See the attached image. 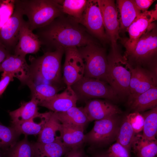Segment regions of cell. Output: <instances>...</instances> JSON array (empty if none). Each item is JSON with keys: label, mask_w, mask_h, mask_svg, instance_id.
I'll return each mask as SVG.
<instances>
[{"label": "cell", "mask_w": 157, "mask_h": 157, "mask_svg": "<svg viewBox=\"0 0 157 157\" xmlns=\"http://www.w3.org/2000/svg\"><path fill=\"white\" fill-rule=\"evenodd\" d=\"M26 84L31 90V98L35 99L39 103L52 97L60 90L57 85L51 84L28 82Z\"/></svg>", "instance_id": "83f0119b"}, {"label": "cell", "mask_w": 157, "mask_h": 157, "mask_svg": "<svg viewBox=\"0 0 157 157\" xmlns=\"http://www.w3.org/2000/svg\"><path fill=\"white\" fill-rule=\"evenodd\" d=\"M41 46L38 37L29 29L27 22L25 21L20 28L14 54L25 57L27 54L37 53Z\"/></svg>", "instance_id": "5bb4252c"}, {"label": "cell", "mask_w": 157, "mask_h": 157, "mask_svg": "<svg viewBox=\"0 0 157 157\" xmlns=\"http://www.w3.org/2000/svg\"><path fill=\"white\" fill-rule=\"evenodd\" d=\"M65 49L58 48L47 51L42 56L35 58L31 56L30 64L27 79L35 83H44L56 85L61 79V60Z\"/></svg>", "instance_id": "7a4b0ae2"}, {"label": "cell", "mask_w": 157, "mask_h": 157, "mask_svg": "<svg viewBox=\"0 0 157 157\" xmlns=\"http://www.w3.org/2000/svg\"><path fill=\"white\" fill-rule=\"evenodd\" d=\"M78 101L77 96L71 86H67L62 92L39 103L38 105L53 112H63L72 107L76 106Z\"/></svg>", "instance_id": "2e32d148"}, {"label": "cell", "mask_w": 157, "mask_h": 157, "mask_svg": "<svg viewBox=\"0 0 157 157\" xmlns=\"http://www.w3.org/2000/svg\"><path fill=\"white\" fill-rule=\"evenodd\" d=\"M157 10L156 7L154 10L141 13L129 27L127 31L129 38L124 45L128 54L132 52L140 38L157 19Z\"/></svg>", "instance_id": "7c38bea8"}, {"label": "cell", "mask_w": 157, "mask_h": 157, "mask_svg": "<svg viewBox=\"0 0 157 157\" xmlns=\"http://www.w3.org/2000/svg\"><path fill=\"white\" fill-rule=\"evenodd\" d=\"M104 25L107 38L110 42L112 49H117V41L120 38L119 23L118 11L115 1L98 0Z\"/></svg>", "instance_id": "9c48e42d"}, {"label": "cell", "mask_w": 157, "mask_h": 157, "mask_svg": "<svg viewBox=\"0 0 157 157\" xmlns=\"http://www.w3.org/2000/svg\"><path fill=\"white\" fill-rule=\"evenodd\" d=\"M157 88L153 87L137 96L129 104L135 112H140L157 106Z\"/></svg>", "instance_id": "484cf974"}, {"label": "cell", "mask_w": 157, "mask_h": 157, "mask_svg": "<svg viewBox=\"0 0 157 157\" xmlns=\"http://www.w3.org/2000/svg\"><path fill=\"white\" fill-rule=\"evenodd\" d=\"M2 157H34L33 142H29L26 136L13 146L1 150Z\"/></svg>", "instance_id": "f1b7e54d"}, {"label": "cell", "mask_w": 157, "mask_h": 157, "mask_svg": "<svg viewBox=\"0 0 157 157\" xmlns=\"http://www.w3.org/2000/svg\"><path fill=\"white\" fill-rule=\"evenodd\" d=\"M80 24L102 42H107L98 0H88Z\"/></svg>", "instance_id": "ba28073f"}, {"label": "cell", "mask_w": 157, "mask_h": 157, "mask_svg": "<svg viewBox=\"0 0 157 157\" xmlns=\"http://www.w3.org/2000/svg\"><path fill=\"white\" fill-rule=\"evenodd\" d=\"M71 87L78 100L85 102L96 98L113 100L117 98V94L107 82L97 79L83 76Z\"/></svg>", "instance_id": "8992f818"}, {"label": "cell", "mask_w": 157, "mask_h": 157, "mask_svg": "<svg viewBox=\"0 0 157 157\" xmlns=\"http://www.w3.org/2000/svg\"><path fill=\"white\" fill-rule=\"evenodd\" d=\"M119 125L115 116L95 121L92 129L85 135V144L92 147L109 144L116 138Z\"/></svg>", "instance_id": "52a82bcc"}, {"label": "cell", "mask_w": 157, "mask_h": 157, "mask_svg": "<svg viewBox=\"0 0 157 157\" xmlns=\"http://www.w3.org/2000/svg\"><path fill=\"white\" fill-rule=\"evenodd\" d=\"M131 147L137 157H155L157 154L156 140H148L142 134L135 135Z\"/></svg>", "instance_id": "4316f807"}, {"label": "cell", "mask_w": 157, "mask_h": 157, "mask_svg": "<svg viewBox=\"0 0 157 157\" xmlns=\"http://www.w3.org/2000/svg\"><path fill=\"white\" fill-rule=\"evenodd\" d=\"M77 48L84 63V76L107 82L108 62L105 49L96 43Z\"/></svg>", "instance_id": "5b68a950"}, {"label": "cell", "mask_w": 157, "mask_h": 157, "mask_svg": "<svg viewBox=\"0 0 157 157\" xmlns=\"http://www.w3.org/2000/svg\"><path fill=\"white\" fill-rule=\"evenodd\" d=\"M84 157H88V156H86H86Z\"/></svg>", "instance_id": "b9f144b4"}, {"label": "cell", "mask_w": 157, "mask_h": 157, "mask_svg": "<svg viewBox=\"0 0 157 157\" xmlns=\"http://www.w3.org/2000/svg\"><path fill=\"white\" fill-rule=\"evenodd\" d=\"M144 123L143 129V136L146 139L155 140L157 131V107L151 109L143 116Z\"/></svg>", "instance_id": "f546056e"}, {"label": "cell", "mask_w": 157, "mask_h": 157, "mask_svg": "<svg viewBox=\"0 0 157 157\" xmlns=\"http://www.w3.org/2000/svg\"><path fill=\"white\" fill-rule=\"evenodd\" d=\"M93 157H108L105 153L99 152L94 154Z\"/></svg>", "instance_id": "ab89813d"}, {"label": "cell", "mask_w": 157, "mask_h": 157, "mask_svg": "<svg viewBox=\"0 0 157 157\" xmlns=\"http://www.w3.org/2000/svg\"><path fill=\"white\" fill-rule=\"evenodd\" d=\"M10 54V52L3 44L0 39V64Z\"/></svg>", "instance_id": "f35d334b"}, {"label": "cell", "mask_w": 157, "mask_h": 157, "mask_svg": "<svg viewBox=\"0 0 157 157\" xmlns=\"http://www.w3.org/2000/svg\"><path fill=\"white\" fill-rule=\"evenodd\" d=\"M138 8L141 13L147 11L148 9L155 1L153 0H133Z\"/></svg>", "instance_id": "8d00e7d4"}, {"label": "cell", "mask_w": 157, "mask_h": 157, "mask_svg": "<svg viewBox=\"0 0 157 157\" xmlns=\"http://www.w3.org/2000/svg\"><path fill=\"white\" fill-rule=\"evenodd\" d=\"M156 86L153 76L144 70L138 87L131 99L128 101L129 105L138 95Z\"/></svg>", "instance_id": "d6a6232c"}, {"label": "cell", "mask_w": 157, "mask_h": 157, "mask_svg": "<svg viewBox=\"0 0 157 157\" xmlns=\"http://www.w3.org/2000/svg\"><path fill=\"white\" fill-rule=\"evenodd\" d=\"M3 1H0V5L1 3Z\"/></svg>", "instance_id": "60d3db41"}, {"label": "cell", "mask_w": 157, "mask_h": 157, "mask_svg": "<svg viewBox=\"0 0 157 157\" xmlns=\"http://www.w3.org/2000/svg\"><path fill=\"white\" fill-rule=\"evenodd\" d=\"M64 53L63 79L67 86H71L84 76V65L77 48L65 49Z\"/></svg>", "instance_id": "8fae6325"}, {"label": "cell", "mask_w": 157, "mask_h": 157, "mask_svg": "<svg viewBox=\"0 0 157 157\" xmlns=\"http://www.w3.org/2000/svg\"><path fill=\"white\" fill-rule=\"evenodd\" d=\"M120 13L119 32L127 31L129 26L141 13L133 0L117 1Z\"/></svg>", "instance_id": "d6986e66"}, {"label": "cell", "mask_w": 157, "mask_h": 157, "mask_svg": "<svg viewBox=\"0 0 157 157\" xmlns=\"http://www.w3.org/2000/svg\"><path fill=\"white\" fill-rule=\"evenodd\" d=\"M35 30L42 45L54 50L97 43L82 25L64 14Z\"/></svg>", "instance_id": "6da1fadb"}, {"label": "cell", "mask_w": 157, "mask_h": 157, "mask_svg": "<svg viewBox=\"0 0 157 157\" xmlns=\"http://www.w3.org/2000/svg\"></svg>", "instance_id": "7bdbcfd3"}, {"label": "cell", "mask_w": 157, "mask_h": 157, "mask_svg": "<svg viewBox=\"0 0 157 157\" xmlns=\"http://www.w3.org/2000/svg\"><path fill=\"white\" fill-rule=\"evenodd\" d=\"M13 3L27 17L29 28L32 31L47 25L63 14L56 0H14Z\"/></svg>", "instance_id": "3957f363"}, {"label": "cell", "mask_w": 157, "mask_h": 157, "mask_svg": "<svg viewBox=\"0 0 157 157\" xmlns=\"http://www.w3.org/2000/svg\"><path fill=\"white\" fill-rule=\"evenodd\" d=\"M135 134L126 117L119 127L116 138L117 142L125 147L130 152Z\"/></svg>", "instance_id": "4dcf8cb0"}, {"label": "cell", "mask_w": 157, "mask_h": 157, "mask_svg": "<svg viewBox=\"0 0 157 157\" xmlns=\"http://www.w3.org/2000/svg\"><path fill=\"white\" fill-rule=\"evenodd\" d=\"M107 58V82L117 94L129 95V84L133 68L118 48L112 49Z\"/></svg>", "instance_id": "277c9868"}, {"label": "cell", "mask_w": 157, "mask_h": 157, "mask_svg": "<svg viewBox=\"0 0 157 157\" xmlns=\"http://www.w3.org/2000/svg\"><path fill=\"white\" fill-rule=\"evenodd\" d=\"M51 111L39 114L28 120L17 124H11L13 127L20 134L26 136L39 135L43 129L50 115Z\"/></svg>", "instance_id": "ffe728a7"}, {"label": "cell", "mask_w": 157, "mask_h": 157, "mask_svg": "<svg viewBox=\"0 0 157 157\" xmlns=\"http://www.w3.org/2000/svg\"><path fill=\"white\" fill-rule=\"evenodd\" d=\"M88 0H56V1L63 14L80 24Z\"/></svg>", "instance_id": "d4e9b609"}, {"label": "cell", "mask_w": 157, "mask_h": 157, "mask_svg": "<svg viewBox=\"0 0 157 157\" xmlns=\"http://www.w3.org/2000/svg\"><path fill=\"white\" fill-rule=\"evenodd\" d=\"M29 65L25 57L10 54L0 64V72H6L13 74L15 77L25 84L28 78Z\"/></svg>", "instance_id": "e0dca14e"}, {"label": "cell", "mask_w": 157, "mask_h": 157, "mask_svg": "<svg viewBox=\"0 0 157 157\" xmlns=\"http://www.w3.org/2000/svg\"><path fill=\"white\" fill-rule=\"evenodd\" d=\"M0 80V97L5 90L9 84L13 80L15 75L11 73L3 72Z\"/></svg>", "instance_id": "d590c367"}, {"label": "cell", "mask_w": 157, "mask_h": 157, "mask_svg": "<svg viewBox=\"0 0 157 157\" xmlns=\"http://www.w3.org/2000/svg\"><path fill=\"white\" fill-rule=\"evenodd\" d=\"M38 104V101L34 98L28 101L21 102L19 108L9 113L11 124L20 123L38 115L40 113Z\"/></svg>", "instance_id": "7402d4cb"}, {"label": "cell", "mask_w": 157, "mask_h": 157, "mask_svg": "<svg viewBox=\"0 0 157 157\" xmlns=\"http://www.w3.org/2000/svg\"><path fill=\"white\" fill-rule=\"evenodd\" d=\"M20 134L12 126L7 127L0 122V148L1 150L13 146Z\"/></svg>", "instance_id": "1f68e13d"}, {"label": "cell", "mask_w": 157, "mask_h": 157, "mask_svg": "<svg viewBox=\"0 0 157 157\" xmlns=\"http://www.w3.org/2000/svg\"><path fill=\"white\" fill-rule=\"evenodd\" d=\"M105 153L108 157H130L127 149L117 142L111 146Z\"/></svg>", "instance_id": "e575fe53"}, {"label": "cell", "mask_w": 157, "mask_h": 157, "mask_svg": "<svg viewBox=\"0 0 157 157\" xmlns=\"http://www.w3.org/2000/svg\"><path fill=\"white\" fill-rule=\"evenodd\" d=\"M62 124L57 117L55 112L51 111L49 117L40 133L38 135L37 142L42 143L53 142L61 139L60 135Z\"/></svg>", "instance_id": "603a6c76"}, {"label": "cell", "mask_w": 157, "mask_h": 157, "mask_svg": "<svg viewBox=\"0 0 157 157\" xmlns=\"http://www.w3.org/2000/svg\"><path fill=\"white\" fill-rule=\"evenodd\" d=\"M20 10L15 6V10L7 22L0 28V39L10 52L14 51L17 43L20 28L25 20Z\"/></svg>", "instance_id": "4fadbf2b"}, {"label": "cell", "mask_w": 157, "mask_h": 157, "mask_svg": "<svg viewBox=\"0 0 157 157\" xmlns=\"http://www.w3.org/2000/svg\"><path fill=\"white\" fill-rule=\"evenodd\" d=\"M157 51V29L156 24L153 22L140 38L129 55L135 60L143 62L154 56Z\"/></svg>", "instance_id": "30bf717a"}, {"label": "cell", "mask_w": 157, "mask_h": 157, "mask_svg": "<svg viewBox=\"0 0 157 157\" xmlns=\"http://www.w3.org/2000/svg\"><path fill=\"white\" fill-rule=\"evenodd\" d=\"M126 118L135 133H138L142 131L144 118L143 115L139 112H134L130 113L126 116Z\"/></svg>", "instance_id": "836d02e7"}, {"label": "cell", "mask_w": 157, "mask_h": 157, "mask_svg": "<svg viewBox=\"0 0 157 157\" xmlns=\"http://www.w3.org/2000/svg\"><path fill=\"white\" fill-rule=\"evenodd\" d=\"M83 146L70 150L65 155L64 157H84L86 155Z\"/></svg>", "instance_id": "74e56055"}, {"label": "cell", "mask_w": 157, "mask_h": 157, "mask_svg": "<svg viewBox=\"0 0 157 157\" xmlns=\"http://www.w3.org/2000/svg\"><path fill=\"white\" fill-rule=\"evenodd\" d=\"M84 108L90 122L116 116L121 113L116 106L106 101L98 99L86 101Z\"/></svg>", "instance_id": "9a60e30c"}, {"label": "cell", "mask_w": 157, "mask_h": 157, "mask_svg": "<svg viewBox=\"0 0 157 157\" xmlns=\"http://www.w3.org/2000/svg\"><path fill=\"white\" fill-rule=\"evenodd\" d=\"M61 124L60 137L65 146L71 149L84 146L85 129L69 124Z\"/></svg>", "instance_id": "ac0fdd59"}, {"label": "cell", "mask_w": 157, "mask_h": 157, "mask_svg": "<svg viewBox=\"0 0 157 157\" xmlns=\"http://www.w3.org/2000/svg\"><path fill=\"white\" fill-rule=\"evenodd\" d=\"M55 113L61 123L69 124L85 129L90 122L84 107H73L65 112Z\"/></svg>", "instance_id": "cb8c5ba5"}, {"label": "cell", "mask_w": 157, "mask_h": 157, "mask_svg": "<svg viewBox=\"0 0 157 157\" xmlns=\"http://www.w3.org/2000/svg\"><path fill=\"white\" fill-rule=\"evenodd\" d=\"M33 144L34 157H62L71 150L65 146L61 139L45 144L37 142Z\"/></svg>", "instance_id": "44dd1931"}]
</instances>
